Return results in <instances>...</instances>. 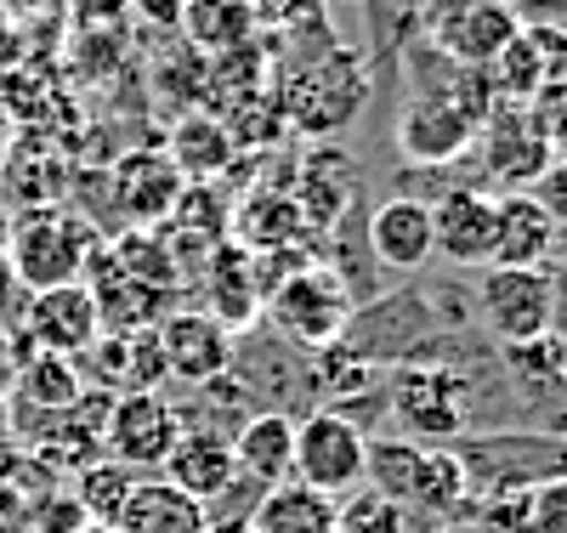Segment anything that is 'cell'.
Listing matches in <instances>:
<instances>
[{"label": "cell", "instance_id": "cell-1", "mask_svg": "<svg viewBox=\"0 0 567 533\" xmlns=\"http://www.w3.org/2000/svg\"><path fill=\"white\" fill-rule=\"evenodd\" d=\"M267 45L278 52L272 63V103L290 131L307 136H341L374 96V74L363 63V52L352 40H341L329 29V12L267 34Z\"/></svg>", "mask_w": 567, "mask_h": 533}, {"label": "cell", "instance_id": "cell-2", "mask_svg": "<svg viewBox=\"0 0 567 533\" xmlns=\"http://www.w3.org/2000/svg\"><path fill=\"white\" fill-rule=\"evenodd\" d=\"M363 476L374 494L403 505L409 522L425 533H437L443 522H460L471 511V482H465V465L454 449L409 443V438H369Z\"/></svg>", "mask_w": 567, "mask_h": 533}, {"label": "cell", "instance_id": "cell-3", "mask_svg": "<svg viewBox=\"0 0 567 533\" xmlns=\"http://www.w3.org/2000/svg\"><path fill=\"white\" fill-rule=\"evenodd\" d=\"M471 500L483 494H528L550 476H567V438L550 426H483L454 443Z\"/></svg>", "mask_w": 567, "mask_h": 533}, {"label": "cell", "instance_id": "cell-4", "mask_svg": "<svg viewBox=\"0 0 567 533\" xmlns=\"http://www.w3.org/2000/svg\"><path fill=\"white\" fill-rule=\"evenodd\" d=\"M97 245L103 238L85 216H74L63 205H34L7 227V245L0 250H7V267L23 289H52V284H80Z\"/></svg>", "mask_w": 567, "mask_h": 533}, {"label": "cell", "instance_id": "cell-5", "mask_svg": "<svg viewBox=\"0 0 567 533\" xmlns=\"http://www.w3.org/2000/svg\"><path fill=\"white\" fill-rule=\"evenodd\" d=\"M352 318V296L341 289V278L323 262L296 267L284 284L267 289L261 301V329H272L278 341H290L296 352H323L341 341V329Z\"/></svg>", "mask_w": 567, "mask_h": 533}, {"label": "cell", "instance_id": "cell-6", "mask_svg": "<svg viewBox=\"0 0 567 533\" xmlns=\"http://www.w3.org/2000/svg\"><path fill=\"white\" fill-rule=\"evenodd\" d=\"M471 296H477V318L488 329L494 352L545 341L556 324V273L550 267H483Z\"/></svg>", "mask_w": 567, "mask_h": 533}, {"label": "cell", "instance_id": "cell-7", "mask_svg": "<svg viewBox=\"0 0 567 533\" xmlns=\"http://www.w3.org/2000/svg\"><path fill=\"white\" fill-rule=\"evenodd\" d=\"M471 148H477L471 187H483V193H523L550 165V142H545L534 103H494V114L477 125Z\"/></svg>", "mask_w": 567, "mask_h": 533}, {"label": "cell", "instance_id": "cell-8", "mask_svg": "<svg viewBox=\"0 0 567 533\" xmlns=\"http://www.w3.org/2000/svg\"><path fill=\"white\" fill-rule=\"evenodd\" d=\"M182 438V409L165 392H120L103 420V460L154 476Z\"/></svg>", "mask_w": 567, "mask_h": 533}, {"label": "cell", "instance_id": "cell-9", "mask_svg": "<svg viewBox=\"0 0 567 533\" xmlns=\"http://www.w3.org/2000/svg\"><path fill=\"white\" fill-rule=\"evenodd\" d=\"M363 454H369V438L347 414L312 409L296 420V482H307V489L329 500L363 489Z\"/></svg>", "mask_w": 567, "mask_h": 533}, {"label": "cell", "instance_id": "cell-10", "mask_svg": "<svg viewBox=\"0 0 567 533\" xmlns=\"http://www.w3.org/2000/svg\"><path fill=\"white\" fill-rule=\"evenodd\" d=\"M516 29L523 23L511 0H425L420 7V34L465 69H488Z\"/></svg>", "mask_w": 567, "mask_h": 533}, {"label": "cell", "instance_id": "cell-11", "mask_svg": "<svg viewBox=\"0 0 567 533\" xmlns=\"http://www.w3.org/2000/svg\"><path fill=\"white\" fill-rule=\"evenodd\" d=\"M12 329L29 352L85 358L91 341L103 335V318H97V301H91L85 284H52V289H29V301H23Z\"/></svg>", "mask_w": 567, "mask_h": 533}, {"label": "cell", "instance_id": "cell-12", "mask_svg": "<svg viewBox=\"0 0 567 533\" xmlns=\"http://www.w3.org/2000/svg\"><path fill=\"white\" fill-rule=\"evenodd\" d=\"M154 335H159V358H165V380H176V386H205V380H216V375H227V363H233V335L210 318V312H199V307H176V312H165L159 324H154Z\"/></svg>", "mask_w": 567, "mask_h": 533}, {"label": "cell", "instance_id": "cell-13", "mask_svg": "<svg viewBox=\"0 0 567 533\" xmlns=\"http://www.w3.org/2000/svg\"><path fill=\"white\" fill-rule=\"evenodd\" d=\"M432 256L454 267H488L494 262V193L454 182L432 199Z\"/></svg>", "mask_w": 567, "mask_h": 533}, {"label": "cell", "instance_id": "cell-14", "mask_svg": "<svg viewBox=\"0 0 567 533\" xmlns=\"http://www.w3.org/2000/svg\"><path fill=\"white\" fill-rule=\"evenodd\" d=\"M358 187H363V176H358L352 154H347V148H336V142H323V148H307V154L296 160L290 199H296V211H301L307 233L318 238L329 222H341L352 205H363V199H358Z\"/></svg>", "mask_w": 567, "mask_h": 533}, {"label": "cell", "instance_id": "cell-15", "mask_svg": "<svg viewBox=\"0 0 567 533\" xmlns=\"http://www.w3.org/2000/svg\"><path fill=\"white\" fill-rule=\"evenodd\" d=\"M109 187H114V211H120L131 227H159V222H171V211H176V199H182L187 182H182V171L165 160V148H131V154L114 160Z\"/></svg>", "mask_w": 567, "mask_h": 533}, {"label": "cell", "instance_id": "cell-16", "mask_svg": "<svg viewBox=\"0 0 567 533\" xmlns=\"http://www.w3.org/2000/svg\"><path fill=\"white\" fill-rule=\"evenodd\" d=\"M477 142V125H471L460 109L432 103V96H403V114H398V154L414 171H437L454 165L460 154H471Z\"/></svg>", "mask_w": 567, "mask_h": 533}, {"label": "cell", "instance_id": "cell-17", "mask_svg": "<svg viewBox=\"0 0 567 533\" xmlns=\"http://www.w3.org/2000/svg\"><path fill=\"white\" fill-rule=\"evenodd\" d=\"M363 233H369V256L386 273H420L432 262V205L425 199L392 193V199H381L369 211Z\"/></svg>", "mask_w": 567, "mask_h": 533}, {"label": "cell", "instance_id": "cell-18", "mask_svg": "<svg viewBox=\"0 0 567 533\" xmlns=\"http://www.w3.org/2000/svg\"><path fill=\"white\" fill-rule=\"evenodd\" d=\"M205 312L227 329V335H245L261 324V284H256V267H250V250L245 245H233V238H221V245L210 250L205 273Z\"/></svg>", "mask_w": 567, "mask_h": 533}, {"label": "cell", "instance_id": "cell-19", "mask_svg": "<svg viewBox=\"0 0 567 533\" xmlns=\"http://www.w3.org/2000/svg\"><path fill=\"white\" fill-rule=\"evenodd\" d=\"M154 476H165L187 500L210 505L227 482L239 476V465H233V438H221V431H210V426H182L176 449L165 454V465Z\"/></svg>", "mask_w": 567, "mask_h": 533}, {"label": "cell", "instance_id": "cell-20", "mask_svg": "<svg viewBox=\"0 0 567 533\" xmlns=\"http://www.w3.org/2000/svg\"><path fill=\"white\" fill-rule=\"evenodd\" d=\"M561 233L528 193H494V262L488 267H550Z\"/></svg>", "mask_w": 567, "mask_h": 533}, {"label": "cell", "instance_id": "cell-21", "mask_svg": "<svg viewBox=\"0 0 567 533\" xmlns=\"http://www.w3.org/2000/svg\"><path fill=\"white\" fill-rule=\"evenodd\" d=\"M233 465L239 476H250L256 489H278V482L296 476V420L261 409L233 431Z\"/></svg>", "mask_w": 567, "mask_h": 533}, {"label": "cell", "instance_id": "cell-22", "mask_svg": "<svg viewBox=\"0 0 567 533\" xmlns=\"http://www.w3.org/2000/svg\"><path fill=\"white\" fill-rule=\"evenodd\" d=\"M227 238H233V245H245L250 256L312 245V233H307L296 199H290V193H278V187H256V193H245L239 216L227 222Z\"/></svg>", "mask_w": 567, "mask_h": 533}, {"label": "cell", "instance_id": "cell-23", "mask_svg": "<svg viewBox=\"0 0 567 533\" xmlns=\"http://www.w3.org/2000/svg\"><path fill=\"white\" fill-rule=\"evenodd\" d=\"M205 505L171 489L165 476H136L131 500L114 516V533H205Z\"/></svg>", "mask_w": 567, "mask_h": 533}, {"label": "cell", "instance_id": "cell-24", "mask_svg": "<svg viewBox=\"0 0 567 533\" xmlns=\"http://www.w3.org/2000/svg\"><path fill=\"white\" fill-rule=\"evenodd\" d=\"M165 160L182 171V182H221L233 171V160H239V148H233L221 114H182L171 125Z\"/></svg>", "mask_w": 567, "mask_h": 533}, {"label": "cell", "instance_id": "cell-25", "mask_svg": "<svg viewBox=\"0 0 567 533\" xmlns=\"http://www.w3.org/2000/svg\"><path fill=\"white\" fill-rule=\"evenodd\" d=\"M12 409H34V414H58V409H74L91 386H85V369L74 358H58V352H29L18 369H12Z\"/></svg>", "mask_w": 567, "mask_h": 533}, {"label": "cell", "instance_id": "cell-26", "mask_svg": "<svg viewBox=\"0 0 567 533\" xmlns=\"http://www.w3.org/2000/svg\"><path fill=\"white\" fill-rule=\"evenodd\" d=\"M182 45H194L199 58H221V52H239L261 34L250 0H187L182 23H176Z\"/></svg>", "mask_w": 567, "mask_h": 533}, {"label": "cell", "instance_id": "cell-27", "mask_svg": "<svg viewBox=\"0 0 567 533\" xmlns=\"http://www.w3.org/2000/svg\"><path fill=\"white\" fill-rule=\"evenodd\" d=\"M250 527L256 533H336V500L290 476V482H278V489H267L256 500Z\"/></svg>", "mask_w": 567, "mask_h": 533}, {"label": "cell", "instance_id": "cell-28", "mask_svg": "<svg viewBox=\"0 0 567 533\" xmlns=\"http://www.w3.org/2000/svg\"><path fill=\"white\" fill-rule=\"evenodd\" d=\"M539 80H545V63H539V45L528 29H516L505 45H499V58L488 63V85L499 103H539Z\"/></svg>", "mask_w": 567, "mask_h": 533}, {"label": "cell", "instance_id": "cell-29", "mask_svg": "<svg viewBox=\"0 0 567 533\" xmlns=\"http://www.w3.org/2000/svg\"><path fill=\"white\" fill-rule=\"evenodd\" d=\"M131 489H136V471H125L114 460H91L85 471H74V505L85 511V522H97V527H114V516L131 500Z\"/></svg>", "mask_w": 567, "mask_h": 533}, {"label": "cell", "instance_id": "cell-30", "mask_svg": "<svg viewBox=\"0 0 567 533\" xmlns=\"http://www.w3.org/2000/svg\"><path fill=\"white\" fill-rule=\"evenodd\" d=\"M336 533H420L409 522L403 505H392L386 494H374V489H352L336 500Z\"/></svg>", "mask_w": 567, "mask_h": 533}, {"label": "cell", "instance_id": "cell-31", "mask_svg": "<svg viewBox=\"0 0 567 533\" xmlns=\"http://www.w3.org/2000/svg\"><path fill=\"white\" fill-rule=\"evenodd\" d=\"M523 193H528V199L550 216V227H556V233H567V160H550V165L523 187Z\"/></svg>", "mask_w": 567, "mask_h": 533}, {"label": "cell", "instance_id": "cell-32", "mask_svg": "<svg viewBox=\"0 0 567 533\" xmlns=\"http://www.w3.org/2000/svg\"><path fill=\"white\" fill-rule=\"evenodd\" d=\"M528 516H534V533H567V476L528 489Z\"/></svg>", "mask_w": 567, "mask_h": 533}, {"label": "cell", "instance_id": "cell-33", "mask_svg": "<svg viewBox=\"0 0 567 533\" xmlns=\"http://www.w3.org/2000/svg\"><path fill=\"white\" fill-rule=\"evenodd\" d=\"M250 12L267 34H278V29H296V23L329 12V0H250Z\"/></svg>", "mask_w": 567, "mask_h": 533}, {"label": "cell", "instance_id": "cell-34", "mask_svg": "<svg viewBox=\"0 0 567 533\" xmlns=\"http://www.w3.org/2000/svg\"><path fill=\"white\" fill-rule=\"evenodd\" d=\"M29 522H34V533H80L85 511L74 505V494H52V500H34Z\"/></svg>", "mask_w": 567, "mask_h": 533}, {"label": "cell", "instance_id": "cell-35", "mask_svg": "<svg viewBox=\"0 0 567 533\" xmlns=\"http://www.w3.org/2000/svg\"><path fill=\"white\" fill-rule=\"evenodd\" d=\"M74 29H125L131 0H69Z\"/></svg>", "mask_w": 567, "mask_h": 533}, {"label": "cell", "instance_id": "cell-36", "mask_svg": "<svg viewBox=\"0 0 567 533\" xmlns=\"http://www.w3.org/2000/svg\"><path fill=\"white\" fill-rule=\"evenodd\" d=\"M182 7H187V0H131V12L148 23V29H176L182 23Z\"/></svg>", "mask_w": 567, "mask_h": 533}, {"label": "cell", "instance_id": "cell-37", "mask_svg": "<svg viewBox=\"0 0 567 533\" xmlns=\"http://www.w3.org/2000/svg\"><path fill=\"white\" fill-rule=\"evenodd\" d=\"M18 438V426H12V392H7V380H0V449H7Z\"/></svg>", "mask_w": 567, "mask_h": 533}, {"label": "cell", "instance_id": "cell-38", "mask_svg": "<svg viewBox=\"0 0 567 533\" xmlns=\"http://www.w3.org/2000/svg\"><path fill=\"white\" fill-rule=\"evenodd\" d=\"M205 533H256V527H250V516H210Z\"/></svg>", "mask_w": 567, "mask_h": 533}, {"label": "cell", "instance_id": "cell-39", "mask_svg": "<svg viewBox=\"0 0 567 533\" xmlns=\"http://www.w3.org/2000/svg\"><path fill=\"white\" fill-rule=\"evenodd\" d=\"M7 341H12V324H7V312H0V375L12 380V352H7Z\"/></svg>", "mask_w": 567, "mask_h": 533}, {"label": "cell", "instance_id": "cell-40", "mask_svg": "<svg viewBox=\"0 0 567 533\" xmlns=\"http://www.w3.org/2000/svg\"><path fill=\"white\" fill-rule=\"evenodd\" d=\"M18 278H12V267H7V250H0V301H7V289H12Z\"/></svg>", "mask_w": 567, "mask_h": 533}, {"label": "cell", "instance_id": "cell-41", "mask_svg": "<svg viewBox=\"0 0 567 533\" xmlns=\"http://www.w3.org/2000/svg\"><path fill=\"white\" fill-rule=\"evenodd\" d=\"M7 148H12V120L0 114V160H7Z\"/></svg>", "mask_w": 567, "mask_h": 533}, {"label": "cell", "instance_id": "cell-42", "mask_svg": "<svg viewBox=\"0 0 567 533\" xmlns=\"http://www.w3.org/2000/svg\"><path fill=\"white\" fill-rule=\"evenodd\" d=\"M550 267H556V273L567 278V233H561V245H556V262H550Z\"/></svg>", "mask_w": 567, "mask_h": 533}, {"label": "cell", "instance_id": "cell-43", "mask_svg": "<svg viewBox=\"0 0 567 533\" xmlns=\"http://www.w3.org/2000/svg\"><path fill=\"white\" fill-rule=\"evenodd\" d=\"M80 533H114V527H97V522H85V527H80Z\"/></svg>", "mask_w": 567, "mask_h": 533}, {"label": "cell", "instance_id": "cell-44", "mask_svg": "<svg viewBox=\"0 0 567 533\" xmlns=\"http://www.w3.org/2000/svg\"><path fill=\"white\" fill-rule=\"evenodd\" d=\"M347 7H363V0H347Z\"/></svg>", "mask_w": 567, "mask_h": 533}, {"label": "cell", "instance_id": "cell-45", "mask_svg": "<svg viewBox=\"0 0 567 533\" xmlns=\"http://www.w3.org/2000/svg\"><path fill=\"white\" fill-rule=\"evenodd\" d=\"M409 7H425V0H409Z\"/></svg>", "mask_w": 567, "mask_h": 533}]
</instances>
